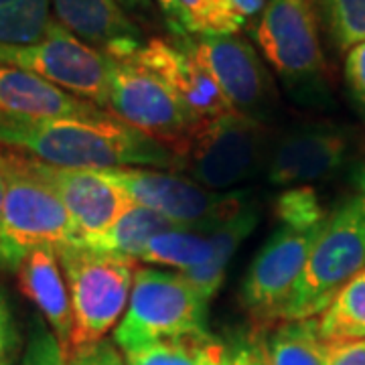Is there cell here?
<instances>
[{"mask_svg": "<svg viewBox=\"0 0 365 365\" xmlns=\"http://www.w3.org/2000/svg\"><path fill=\"white\" fill-rule=\"evenodd\" d=\"M0 144L61 169L175 170V155L169 146L114 116L41 120L0 116Z\"/></svg>", "mask_w": 365, "mask_h": 365, "instance_id": "obj_1", "label": "cell"}, {"mask_svg": "<svg viewBox=\"0 0 365 365\" xmlns=\"http://www.w3.org/2000/svg\"><path fill=\"white\" fill-rule=\"evenodd\" d=\"M175 170L209 191H232L268 163L270 138L256 118L230 112L201 120L181 143L170 146Z\"/></svg>", "mask_w": 365, "mask_h": 365, "instance_id": "obj_2", "label": "cell"}, {"mask_svg": "<svg viewBox=\"0 0 365 365\" xmlns=\"http://www.w3.org/2000/svg\"><path fill=\"white\" fill-rule=\"evenodd\" d=\"M4 170V207L0 227V270H19L35 248H63L79 234L59 197L41 181L19 153H0Z\"/></svg>", "mask_w": 365, "mask_h": 365, "instance_id": "obj_3", "label": "cell"}, {"mask_svg": "<svg viewBox=\"0 0 365 365\" xmlns=\"http://www.w3.org/2000/svg\"><path fill=\"white\" fill-rule=\"evenodd\" d=\"M57 256L73 313L69 355L104 341L108 331L116 327L126 311L138 266L134 260L90 250L81 242L59 248Z\"/></svg>", "mask_w": 365, "mask_h": 365, "instance_id": "obj_4", "label": "cell"}, {"mask_svg": "<svg viewBox=\"0 0 365 365\" xmlns=\"http://www.w3.org/2000/svg\"><path fill=\"white\" fill-rule=\"evenodd\" d=\"M207 304L181 272L136 268L128 311L114 341L126 353L155 341L207 333Z\"/></svg>", "mask_w": 365, "mask_h": 365, "instance_id": "obj_5", "label": "cell"}, {"mask_svg": "<svg viewBox=\"0 0 365 365\" xmlns=\"http://www.w3.org/2000/svg\"><path fill=\"white\" fill-rule=\"evenodd\" d=\"M364 268L365 211L353 201H347L333 215H329L290 294L282 321L319 317L341 288Z\"/></svg>", "mask_w": 365, "mask_h": 365, "instance_id": "obj_6", "label": "cell"}, {"mask_svg": "<svg viewBox=\"0 0 365 365\" xmlns=\"http://www.w3.org/2000/svg\"><path fill=\"white\" fill-rule=\"evenodd\" d=\"M254 33L264 57L290 90L304 98L325 96L314 0H266Z\"/></svg>", "mask_w": 365, "mask_h": 365, "instance_id": "obj_7", "label": "cell"}, {"mask_svg": "<svg viewBox=\"0 0 365 365\" xmlns=\"http://www.w3.org/2000/svg\"><path fill=\"white\" fill-rule=\"evenodd\" d=\"M104 173L110 181L128 193L136 205L153 209L175 225L189 230H215L234 220L252 203L248 191H209L177 173L138 167L106 169Z\"/></svg>", "mask_w": 365, "mask_h": 365, "instance_id": "obj_8", "label": "cell"}, {"mask_svg": "<svg viewBox=\"0 0 365 365\" xmlns=\"http://www.w3.org/2000/svg\"><path fill=\"white\" fill-rule=\"evenodd\" d=\"M0 66L19 67L106 110L110 57L79 41L57 21L33 45H2Z\"/></svg>", "mask_w": 365, "mask_h": 365, "instance_id": "obj_9", "label": "cell"}, {"mask_svg": "<svg viewBox=\"0 0 365 365\" xmlns=\"http://www.w3.org/2000/svg\"><path fill=\"white\" fill-rule=\"evenodd\" d=\"M106 112L169 148L199 122L163 79L128 59H110Z\"/></svg>", "mask_w": 365, "mask_h": 365, "instance_id": "obj_10", "label": "cell"}, {"mask_svg": "<svg viewBox=\"0 0 365 365\" xmlns=\"http://www.w3.org/2000/svg\"><path fill=\"white\" fill-rule=\"evenodd\" d=\"M325 223L313 230L280 227L256 254L244 278L240 300L260 329L282 321L290 294Z\"/></svg>", "mask_w": 365, "mask_h": 365, "instance_id": "obj_11", "label": "cell"}, {"mask_svg": "<svg viewBox=\"0 0 365 365\" xmlns=\"http://www.w3.org/2000/svg\"><path fill=\"white\" fill-rule=\"evenodd\" d=\"M187 45L232 110L262 122L272 108L276 91L270 71L250 41L237 35H187Z\"/></svg>", "mask_w": 365, "mask_h": 365, "instance_id": "obj_12", "label": "cell"}, {"mask_svg": "<svg viewBox=\"0 0 365 365\" xmlns=\"http://www.w3.org/2000/svg\"><path fill=\"white\" fill-rule=\"evenodd\" d=\"M29 167L51 189L67 209L79 240H93L112 230L136 207L128 193L106 177L104 170L61 169L29 158Z\"/></svg>", "mask_w": 365, "mask_h": 365, "instance_id": "obj_13", "label": "cell"}, {"mask_svg": "<svg viewBox=\"0 0 365 365\" xmlns=\"http://www.w3.org/2000/svg\"><path fill=\"white\" fill-rule=\"evenodd\" d=\"M349 153L347 134L327 122L284 132L270 146L266 175L272 185H309L335 175Z\"/></svg>", "mask_w": 365, "mask_h": 365, "instance_id": "obj_14", "label": "cell"}, {"mask_svg": "<svg viewBox=\"0 0 365 365\" xmlns=\"http://www.w3.org/2000/svg\"><path fill=\"white\" fill-rule=\"evenodd\" d=\"M187 35L189 33L175 35L173 41H144L143 47L128 57V61L143 66L158 79H163L181 98L182 104L195 114L199 122L234 112L217 83L189 49Z\"/></svg>", "mask_w": 365, "mask_h": 365, "instance_id": "obj_15", "label": "cell"}, {"mask_svg": "<svg viewBox=\"0 0 365 365\" xmlns=\"http://www.w3.org/2000/svg\"><path fill=\"white\" fill-rule=\"evenodd\" d=\"M57 23L79 41L124 61L144 45L143 31L134 25L118 0H51Z\"/></svg>", "mask_w": 365, "mask_h": 365, "instance_id": "obj_16", "label": "cell"}, {"mask_svg": "<svg viewBox=\"0 0 365 365\" xmlns=\"http://www.w3.org/2000/svg\"><path fill=\"white\" fill-rule=\"evenodd\" d=\"M0 116L102 118L112 116L55 83L19 67L0 66Z\"/></svg>", "mask_w": 365, "mask_h": 365, "instance_id": "obj_17", "label": "cell"}, {"mask_svg": "<svg viewBox=\"0 0 365 365\" xmlns=\"http://www.w3.org/2000/svg\"><path fill=\"white\" fill-rule=\"evenodd\" d=\"M19 287L26 299L35 302L39 313L51 327L53 335L69 351L73 333V313L67 282L55 248H35L26 254L19 266Z\"/></svg>", "mask_w": 365, "mask_h": 365, "instance_id": "obj_18", "label": "cell"}, {"mask_svg": "<svg viewBox=\"0 0 365 365\" xmlns=\"http://www.w3.org/2000/svg\"><path fill=\"white\" fill-rule=\"evenodd\" d=\"M258 222H260V213L252 201L242 213L235 215L234 220L222 223L220 227L211 230V234H207L209 240H211V246H213L209 260L201 266H197V268L181 272L182 278L191 287H195L203 299L211 300L220 292L223 280H225V272L234 260L235 252L242 246V242L254 232Z\"/></svg>", "mask_w": 365, "mask_h": 365, "instance_id": "obj_19", "label": "cell"}, {"mask_svg": "<svg viewBox=\"0 0 365 365\" xmlns=\"http://www.w3.org/2000/svg\"><path fill=\"white\" fill-rule=\"evenodd\" d=\"M230 347L211 333L146 343L124 353L128 365H225Z\"/></svg>", "mask_w": 365, "mask_h": 365, "instance_id": "obj_20", "label": "cell"}, {"mask_svg": "<svg viewBox=\"0 0 365 365\" xmlns=\"http://www.w3.org/2000/svg\"><path fill=\"white\" fill-rule=\"evenodd\" d=\"M175 227H181V225H175L167 217L158 215L157 211H153V209L136 205L112 230H108L104 235L93 237V240H86V242L79 240V242L90 250H96V252L138 262L140 256H143L144 248H146V244L155 235L175 230Z\"/></svg>", "mask_w": 365, "mask_h": 365, "instance_id": "obj_21", "label": "cell"}, {"mask_svg": "<svg viewBox=\"0 0 365 365\" xmlns=\"http://www.w3.org/2000/svg\"><path fill=\"white\" fill-rule=\"evenodd\" d=\"M317 329L323 343L365 339V268L317 317Z\"/></svg>", "mask_w": 365, "mask_h": 365, "instance_id": "obj_22", "label": "cell"}, {"mask_svg": "<svg viewBox=\"0 0 365 365\" xmlns=\"http://www.w3.org/2000/svg\"><path fill=\"white\" fill-rule=\"evenodd\" d=\"M213 252L209 235L191 232L189 227H175L155 235L144 248L140 262L155 266H170L179 272L197 268L209 260Z\"/></svg>", "mask_w": 365, "mask_h": 365, "instance_id": "obj_23", "label": "cell"}, {"mask_svg": "<svg viewBox=\"0 0 365 365\" xmlns=\"http://www.w3.org/2000/svg\"><path fill=\"white\" fill-rule=\"evenodd\" d=\"M270 365H323V341L317 317L302 321H282L268 341Z\"/></svg>", "mask_w": 365, "mask_h": 365, "instance_id": "obj_24", "label": "cell"}, {"mask_svg": "<svg viewBox=\"0 0 365 365\" xmlns=\"http://www.w3.org/2000/svg\"><path fill=\"white\" fill-rule=\"evenodd\" d=\"M51 0H13L0 6V43L33 45L39 43L51 25Z\"/></svg>", "mask_w": 365, "mask_h": 365, "instance_id": "obj_25", "label": "cell"}, {"mask_svg": "<svg viewBox=\"0 0 365 365\" xmlns=\"http://www.w3.org/2000/svg\"><path fill=\"white\" fill-rule=\"evenodd\" d=\"M319 6L337 51L365 43V0H319Z\"/></svg>", "mask_w": 365, "mask_h": 365, "instance_id": "obj_26", "label": "cell"}, {"mask_svg": "<svg viewBox=\"0 0 365 365\" xmlns=\"http://www.w3.org/2000/svg\"><path fill=\"white\" fill-rule=\"evenodd\" d=\"M274 213L282 222V227L292 230H313L329 220L321 197L311 185L290 187L276 197Z\"/></svg>", "mask_w": 365, "mask_h": 365, "instance_id": "obj_27", "label": "cell"}, {"mask_svg": "<svg viewBox=\"0 0 365 365\" xmlns=\"http://www.w3.org/2000/svg\"><path fill=\"white\" fill-rule=\"evenodd\" d=\"M264 6L266 0H207L199 35H235Z\"/></svg>", "mask_w": 365, "mask_h": 365, "instance_id": "obj_28", "label": "cell"}, {"mask_svg": "<svg viewBox=\"0 0 365 365\" xmlns=\"http://www.w3.org/2000/svg\"><path fill=\"white\" fill-rule=\"evenodd\" d=\"M21 365H67V353L41 319H33L31 337Z\"/></svg>", "mask_w": 365, "mask_h": 365, "instance_id": "obj_29", "label": "cell"}, {"mask_svg": "<svg viewBox=\"0 0 365 365\" xmlns=\"http://www.w3.org/2000/svg\"><path fill=\"white\" fill-rule=\"evenodd\" d=\"M343 73L353 102L365 114V43H359L345 53Z\"/></svg>", "mask_w": 365, "mask_h": 365, "instance_id": "obj_30", "label": "cell"}, {"mask_svg": "<svg viewBox=\"0 0 365 365\" xmlns=\"http://www.w3.org/2000/svg\"><path fill=\"white\" fill-rule=\"evenodd\" d=\"M67 365H128L120 355L116 345L110 341H100L91 347L71 351L67 355Z\"/></svg>", "mask_w": 365, "mask_h": 365, "instance_id": "obj_31", "label": "cell"}, {"mask_svg": "<svg viewBox=\"0 0 365 365\" xmlns=\"http://www.w3.org/2000/svg\"><path fill=\"white\" fill-rule=\"evenodd\" d=\"M323 365H365V339L323 343Z\"/></svg>", "mask_w": 365, "mask_h": 365, "instance_id": "obj_32", "label": "cell"}, {"mask_svg": "<svg viewBox=\"0 0 365 365\" xmlns=\"http://www.w3.org/2000/svg\"><path fill=\"white\" fill-rule=\"evenodd\" d=\"M16 345H19V333L14 325L13 311L4 290L0 288V365H13Z\"/></svg>", "mask_w": 365, "mask_h": 365, "instance_id": "obj_33", "label": "cell"}, {"mask_svg": "<svg viewBox=\"0 0 365 365\" xmlns=\"http://www.w3.org/2000/svg\"><path fill=\"white\" fill-rule=\"evenodd\" d=\"M225 365H270V361L262 343H244L235 349H230Z\"/></svg>", "mask_w": 365, "mask_h": 365, "instance_id": "obj_34", "label": "cell"}, {"mask_svg": "<svg viewBox=\"0 0 365 365\" xmlns=\"http://www.w3.org/2000/svg\"><path fill=\"white\" fill-rule=\"evenodd\" d=\"M155 2L158 4V9L163 11V14H165L173 37L175 35H185V29H182V9L181 4H179V0H155Z\"/></svg>", "mask_w": 365, "mask_h": 365, "instance_id": "obj_35", "label": "cell"}, {"mask_svg": "<svg viewBox=\"0 0 365 365\" xmlns=\"http://www.w3.org/2000/svg\"><path fill=\"white\" fill-rule=\"evenodd\" d=\"M353 187H355V199L351 201L361 211H365V163L353 173Z\"/></svg>", "mask_w": 365, "mask_h": 365, "instance_id": "obj_36", "label": "cell"}, {"mask_svg": "<svg viewBox=\"0 0 365 365\" xmlns=\"http://www.w3.org/2000/svg\"><path fill=\"white\" fill-rule=\"evenodd\" d=\"M4 191H6V181H4V170L0 163V227H2V207H4Z\"/></svg>", "mask_w": 365, "mask_h": 365, "instance_id": "obj_37", "label": "cell"}, {"mask_svg": "<svg viewBox=\"0 0 365 365\" xmlns=\"http://www.w3.org/2000/svg\"><path fill=\"white\" fill-rule=\"evenodd\" d=\"M122 4V9H140L143 4H146V0H118Z\"/></svg>", "mask_w": 365, "mask_h": 365, "instance_id": "obj_38", "label": "cell"}, {"mask_svg": "<svg viewBox=\"0 0 365 365\" xmlns=\"http://www.w3.org/2000/svg\"><path fill=\"white\" fill-rule=\"evenodd\" d=\"M13 0H0V6H6V4H11Z\"/></svg>", "mask_w": 365, "mask_h": 365, "instance_id": "obj_39", "label": "cell"}]
</instances>
